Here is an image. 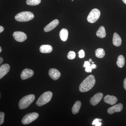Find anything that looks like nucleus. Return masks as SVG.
Listing matches in <instances>:
<instances>
[{"instance_id":"nucleus-2","label":"nucleus","mask_w":126,"mask_h":126,"mask_svg":"<svg viewBox=\"0 0 126 126\" xmlns=\"http://www.w3.org/2000/svg\"><path fill=\"white\" fill-rule=\"evenodd\" d=\"M35 98V96L33 94H29L23 97L19 102V108L20 109L27 108L34 101Z\"/></svg>"},{"instance_id":"nucleus-5","label":"nucleus","mask_w":126,"mask_h":126,"mask_svg":"<svg viewBox=\"0 0 126 126\" xmlns=\"http://www.w3.org/2000/svg\"><path fill=\"white\" fill-rule=\"evenodd\" d=\"M101 12L97 9H93L89 14L87 18L88 22L91 23L96 22L100 17Z\"/></svg>"},{"instance_id":"nucleus-25","label":"nucleus","mask_w":126,"mask_h":126,"mask_svg":"<svg viewBox=\"0 0 126 126\" xmlns=\"http://www.w3.org/2000/svg\"><path fill=\"white\" fill-rule=\"evenodd\" d=\"M100 121H102L101 119H96L94 120L93 122L92 125H95L96 126H101L102 123L100 122Z\"/></svg>"},{"instance_id":"nucleus-36","label":"nucleus","mask_w":126,"mask_h":126,"mask_svg":"<svg viewBox=\"0 0 126 126\" xmlns=\"http://www.w3.org/2000/svg\"><path fill=\"white\" fill-rule=\"evenodd\" d=\"M74 1L73 0H72V1Z\"/></svg>"},{"instance_id":"nucleus-30","label":"nucleus","mask_w":126,"mask_h":126,"mask_svg":"<svg viewBox=\"0 0 126 126\" xmlns=\"http://www.w3.org/2000/svg\"><path fill=\"white\" fill-rule=\"evenodd\" d=\"M4 30V28L2 26H0V33H1Z\"/></svg>"},{"instance_id":"nucleus-32","label":"nucleus","mask_w":126,"mask_h":126,"mask_svg":"<svg viewBox=\"0 0 126 126\" xmlns=\"http://www.w3.org/2000/svg\"><path fill=\"white\" fill-rule=\"evenodd\" d=\"M122 0L123 1V2H124L126 4V0Z\"/></svg>"},{"instance_id":"nucleus-26","label":"nucleus","mask_w":126,"mask_h":126,"mask_svg":"<svg viewBox=\"0 0 126 126\" xmlns=\"http://www.w3.org/2000/svg\"><path fill=\"white\" fill-rule=\"evenodd\" d=\"M4 113L2 112H0V125H2L4 123Z\"/></svg>"},{"instance_id":"nucleus-7","label":"nucleus","mask_w":126,"mask_h":126,"mask_svg":"<svg viewBox=\"0 0 126 126\" xmlns=\"http://www.w3.org/2000/svg\"><path fill=\"white\" fill-rule=\"evenodd\" d=\"M13 36L15 40L19 42H23L27 39L26 34L22 32H15L13 33Z\"/></svg>"},{"instance_id":"nucleus-13","label":"nucleus","mask_w":126,"mask_h":126,"mask_svg":"<svg viewBox=\"0 0 126 126\" xmlns=\"http://www.w3.org/2000/svg\"><path fill=\"white\" fill-rule=\"evenodd\" d=\"M10 70V66L8 64H4L0 67V79L4 77Z\"/></svg>"},{"instance_id":"nucleus-16","label":"nucleus","mask_w":126,"mask_h":126,"mask_svg":"<svg viewBox=\"0 0 126 126\" xmlns=\"http://www.w3.org/2000/svg\"><path fill=\"white\" fill-rule=\"evenodd\" d=\"M53 48L49 45H42L40 48V51L41 53H49L52 52Z\"/></svg>"},{"instance_id":"nucleus-19","label":"nucleus","mask_w":126,"mask_h":126,"mask_svg":"<svg viewBox=\"0 0 126 126\" xmlns=\"http://www.w3.org/2000/svg\"><path fill=\"white\" fill-rule=\"evenodd\" d=\"M81 106V103L80 101L75 102L72 108V112L73 114L75 115L79 112Z\"/></svg>"},{"instance_id":"nucleus-27","label":"nucleus","mask_w":126,"mask_h":126,"mask_svg":"<svg viewBox=\"0 0 126 126\" xmlns=\"http://www.w3.org/2000/svg\"><path fill=\"white\" fill-rule=\"evenodd\" d=\"M79 57L80 58H82L85 56V53L83 50H81L79 52Z\"/></svg>"},{"instance_id":"nucleus-22","label":"nucleus","mask_w":126,"mask_h":126,"mask_svg":"<svg viewBox=\"0 0 126 126\" xmlns=\"http://www.w3.org/2000/svg\"><path fill=\"white\" fill-rule=\"evenodd\" d=\"M91 65L89 61H84L83 67L85 68V71L87 73H91L92 72V69L91 68Z\"/></svg>"},{"instance_id":"nucleus-21","label":"nucleus","mask_w":126,"mask_h":126,"mask_svg":"<svg viewBox=\"0 0 126 126\" xmlns=\"http://www.w3.org/2000/svg\"><path fill=\"white\" fill-rule=\"evenodd\" d=\"M105 55V51L103 49L99 48L96 50L95 51V55L97 58H102L104 57Z\"/></svg>"},{"instance_id":"nucleus-33","label":"nucleus","mask_w":126,"mask_h":126,"mask_svg":"<svg viewBox=\"0 0 126 126\" xmlns=\"http://www.w3.org/2000/svg\"><path fill=\"white\" fill-rule=\"evenodd\" d=\"M92 59H89V62H90V63H91V62H92Z\"/></svg>"},{"instance_id":"nucleus-15","label":"nucleus","mask_w":126,"mask_h":126,"mask_svg":"<svg viewBox=\"0 0 126 126\" xmlns=\"http://www.w3.org/2000/svg\"><path fill=\"white\" fill-rule=\"evenodd\" d=\"M112 41L113 45L117 47H119L121 45V38L117 33H115L113 34Z\"/></svg>"},{"instance_id":"nucleus-17","label":"nucleus","mask_w":126,"mask_h":126,"mask_svg":"<svg viewBox=\"0 0 126 126\" xmlns=\"http://www.w3.org/2000/svg\"><path fill=\"white\" fill-rule=\"evenodd\" d=\"M59 35L61 40L63 41H66L68 39V32L66 29H62L60 32Z\"/></svg>"},{"instance_id":"nucleus-10","label":"nucleus","mask_w":126,"mask_h":126,"mask_svg":"<svg viewBox=\"0 0 126 126\" xmlns=\"http://www.w3.org/2000/svg\"><path fill=\"white\" fill-rule=\"evenodd\" d=\"M34 74L33 70L29 69H25L21 72V78L23 80H25L31 78Z\"/></svg>"},{"instance_id":"nucleus-3","label":"nucleus","mask_w":126,"mask_h":126,"mask_svg":"<svg viewBox=\"0 0 126 126\" xmlns=\"http://www.w3.org/2000/svg\"><path fill=\"white\" fill-rule=\"evenodd\" d=\"M34 14L30 11L22 12L17 14L15 17L16 20L19 22H26L33 19Z\"/></svg>"},{"instance_id":"nucleus-1","label":"nucleus","mask_w":126,"mask_h":126,"mask_svg":"<svg viewBox=\"0 0 126 126\" xmlns=\"http://www.w3.org/2000/svg\"><path fill=\"white\" fill-rule=\"evenodd\" d=\"M96 81L94 75H89L81 83L79 87V90L81 92H86L92 88L95 84Z\"/></svg>"},{"instance_id":"nucleus-12","label":"nucleus","mask_w":126,"mask_h":126,"mask_svg":"<svg viewBox=\"0 0 126 126\" xmlns=\"http://www.w3.org/2000/svg\"><path fill=\"white\" fill-rule=\"evenodd\" d=\"M59 23V22L58 20L55 19L52 21L45 26L44 29V31L46 32L51 31L58 25Z\"/></svg>"},{"instance_id":"nucleus-29","label":"nucleus","mask_w":126,"mask_h":126,"mask_svg":"<svg viewBox=\"0 0 126 126\" xmlns=\"http://www.w3.org/2000/svg\"><path fill=\"white\" fill-rule=\"evenodd\" d=\"M91 67L92 69H93L96 68V64H92L91 65Z\"/></svg>"},{"instance_id":"nucleus-6","label":"nucleus","mask_w":126,"mask_h":126,"mask_svg":"<svg viewBox=\"0 0 126 126\" xmlns=\"http://www.w3.org/2000/svg\"><path fill=\"white\" fill-rule=\"evenodd\" d=\"M38 117L39 114L37 113L32 112L28 113L23 117L21 122L24 125L29 124L36 120Z\"/></svg>"},{"instance_id":"nucleus-9","label":"nucleus","mask_w":126,"mask_h":126,"mask_svg":"<svg viewBox=\"0 0 126 126\" xmlns=\"http://www.w3.org/2000/svg\"><path fill=\"white\" fill-rule=\"evenodd\" d=\"M123 108V106L121 103L117 104L116 105L109 108L108 109V113L110 114H112L115 112H119L121 111Z\"/></svg>"},{"instance_id":"nucleus-35","label":"nucleus","mask_w":126,"mask_h":126,"mask_svg":"<svg viewBox=\"0 0 126 126\" xmlns=\"http://www.w3.org/2000/svg\"><path fill=\"white\" fill-rule=\"evenodd\" d=\"M94 62H92V64H94Z\"/></svg>"},{"instance_id":"nucleus-8","label":"nucleus","mask_w":126,"mask_h":126,"mask_svg":"<svg viewBox=\"0 0 126 126\" xmlns=\"http://www.w3.org/2000/svg\"><path fill=\"white\" fill-rule=\"evenodd\" d=\"M103 96V94L102 93H99L96 94L90 98V104L93 106H96L101 100Z\"/></svg>"},{"instance_id":"nucleus-20","label":"nucleus","mask_w":126,"mask_h":126,"mask_svg":"<svg viewBox=\"0 0 126 126\" xmlns=\"http://www.w3.org/2000/svg\"><path fill=\"white\" fill-rule=\"evenodd\" d=\"M125 63V60L123 55H120L117 58V64L119 67L122 68L124 67Z\"/></svg>"},{"instance_id":"nucleus-14","label":"nucleus","mask_w":126,"mask_h":126,"mask_svg":"<svg viewBox=\"0 0 126 126\" xmlns=\"http://www.w3.org/2000/svg\"><path fill=\"white\" fill-rule=\"evenodd\" d=\"M104 101L106 103L113 105L116 103L118 99L115 96L107 95L104 98Z\"/></svg>"},{"instance_id":"nucleus-23","label":"nucleus","mask_w":126,"mask_h":126,"mask_svg":"<svg viewBox=\"0 0 126 126\" xmlns=\"http://www.w3.org/2000/svg\"><path fill=\"white\" fill-rule=\"evenodd\" d=\"M41 2V0H27L26 4L29 5L35 6L39 4Z\"/></svg>"},{"instance_id":"nucleus-31","label":"nucleus","mask_w":126,"mask_h":126,"mask_svg":"<svg viewBox=\"0 0 126 126\" xmlns=\"http://www.w3.org/2000/svg\"><path fill=\"white\" fill-rule=\"evenodd\" d=\"M3 61V59L1 57L0 58V64H1Z\"/></svg>"},{"instance_id":"nucleus-11","label":"nucleus","mask_w":126,"mask_h":126,"mask_svg":"<svg viewBox=\"0 0 126 126\" xmlns=\"http://www.w3.org/2000/svg\"><path fill=\"white\" fill-rule=\"evenodd\" d=\"M48 74L50 78L54 80L58 79L61 75L58 70L55 68L50 69L49 71Z\"/></svg>"},{"instance_id":"nucleus-34","label":"nucleus","mask_w":126,"mask_h":126,"mask_svg":"<svg viewBox=\"0 0 126 126\" xmlns=\"http://www.w3.org/2000/svg\"><path fill=\"white\" fill-rule=\"evenodd\" d=\"M1 50H2V49H1V47H0V52H1Z\"/></svg>"},{"instance_id":"nucleus-18","label":"nucleus","mask_w":126,"mask_h":126,"mask_svg":"<svg viewBox=\"0 0 126 126\" xmlns=\"http://www.w3.org/2000/svg\"><path fill=\"white\" fill-rule=\"evenodd\" d=\"M96 35L98 37L101 38H103L106 36V33L105 27L103 26L99 27L98 30L97 31Z\"/></svg>"},{"instance_id":"nucleus-28","label":"nucleus","mask_w":126,"mask_h":126,"mask_svg":"<svg viewBox=\"0 0 126 126\" xmlns=\"http://www.w3.org/2000/svg\"><path fill=\"white\" fill-rule=\"evenodd\" d=\"M123 87L124 89L126 90V78L124 79V82H123Z\"/></svg>"},{"instance_id":"nucleus-24","label":"nucleus","mask_w":126,"mask_h":126,"mask_svg":"<svg viewBox=\"0 0 126 126\" xmlns=\"http://www.w3.org/2000/svg\"><path fill=\"white\" fill-rule=\"evenodd\" d=\"M76 53L74 51H70L68 53L67 58L69 60H73L75 58Z\"/></svg>"},{"instance_id":"nucleus-4","label":"nucleus","mask_w":126,"mask_h":126,"mask_svg":"<svg viewBox=\"0 0 126 126\" xmlns=\"http://www.w3.org/2000/svg\"><path fill=\"white\" fill-rule=\"evenodd\" d=\"M52 96L53 93L50 91L44 93L38 99L36 102V105L38 106H41L46 104L51 100Z\"/></svg>"}]
</instances>
